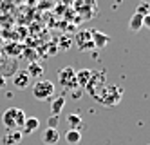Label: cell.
<instances>
[{
  "label": "cell",
  "instance_id": "obj_1",
  "mask_svg": "<svg viewBox=\"0 0 150 145\" xmlns=\"http://www.w3.org/2000/svg\"><path fill=\"white\" fill-rule=\"evenodd\" d=\"M25 121V113L20 107H9L2 114V124L6 131H20Z\"/></svg>",
  "mask_w": 150,
  "mask_h": 145
},
{
  "label": "cell",
  "instance_id": "obj_2",
  "mask_svg": "<svg viewBox=\"0 0 150 145\" xmlns=\"http://www.w3.org/2000/svg\"><path fill=\"white\" fill-rule=\"evenodd\" d=\"M54 94V84L49 80H38L33 87V98L36 100H49Z\"/></svg>",
  "mask_w": 150,
  "mask_h": 145
},
{
  "label": "cell",
  "instance_id": "obj_3",
  "mask_svg": "<svg viewBox=\"0 0 150 145\" xmlns=\"http://www.w3.org/2000/svg\"><path fill=\"white\" fill-rule=\"evenodd\" d=\"M58 82L62 87H65L67 91H72L74 87H78L76 84V71H74L72 67H63L60 69L58 73Z\"/></svg>",
  "mask_w": 150,
  "mask_h": 145
},
{
  "label": "cell",
  "instance_id": "obj_4",
  "mask_svg": "<svg viewBox=\"0 0 150 145\" xmlns=\"http://www.w3.org/2000/svg\"><path fill=\"white\" fill-rule=\"evenodd\" d=\"M76 46L80 47V51H89V49L94 47L89 29H83V31H80L78 35H76Z\"/></svg>",
  "mask_w": 150,
  "mask_h": 145
},
{
  "label": "cell",
  "instance_id": "obj_5",
  "mask_svg": "<svg viewBox=\"0 0 150 145\" xmlns=\"http://www.w3.org/2000/svg\"><path fill=\"white\" fill-rule=\"evenodd\" d=\"M60 141V131L54 127H47L42 132V143L44 145H56Z\"/></svg>",
  "mask_w": 150,
  "mask_h": 145
},
{
  "label": "cell",
  "instance_id": "obj_6",
  "mask_svg": "<svg viewBox=\"0 0 150 145\" xmlns=\"http://www.w3.org/2000/svg\"><path fill=\"white\" fill-rule=\"evenodd\" d=\"M29 84H31V76H29L25 71L15 73V76H13V85H15V89H18V91H24V89L29 87Z\"/></svg>",
  "mask_w": 150,
  "mask_h": 145
},
{
  "label": "cell",
  "instance_id": "obj_7",
  "mask_svg": "<svg viewBox=\"0 0 150 145\" xmlns=\"http://www.w3.org/2000/svg\"><path fill=\"white\" fill-rule=\"evenodd\" d=\"M91 31V38H92V44H94V47H107V44L110 42V36L109 35H105V33L98 31V29H89Z\"/></svg>",
  "mask_w": 150,
  "mask_h": 145
},
{
  "label": "cell",
  "instance_id": "obj_8",
  "mask_svg": "<svg viewBox=\"0 0 150 145\" xmlns=\"http://www.w3.org/2000/svg\"><path fill=\"white\" fill-rule=\"evenodd\" d=\"M40 127V120L36 116H25V121L22 125V136L24 134H33L35 131H38Z\"/></svg>",
  "mask_w": 150,
  "mask_h": 145
},
{
  "label": "cell",
  "instance_id": "obj_9",
  "mask_svg": "<svg viewBox=\"0 0 150 145\" xmlns=\"http://www.w3.org/2000/svg\"><path fill=\"white\" fill-rule=\"evenodd\" d=\"M91 78H92V71L91 69H80V71H76V84L80 87H87L89 82H91Z\"/></svg>",
  "mask_w": 150,
  "mask_h": 145
},
{
  "label": "cell",
  "instance_id": "obj_10",
  "mask_svg": "<svg viewBox=\"0 0 150 145\" xmlns=\"http://www.w3.org/2000/svg\"><path fill=\"white\" fill-rule=\"evenodd\" d=\"M63 107H65V96H56L54 100H52V104H51V114L52 116H58L62 111H63Z\"/></svg>",
  "mask_w": 150,
  "mask_h": 145
},
{
  "label": "cell",
  "instance_id": "obj_11",
  "mask_svg": "<svg viewBox=\"0 0 150 145\" xmlns=\"http://www.w3.org/2000/svg\"><path fill=\"white\" fill-rule=\"evenodd\" d=\"M128 29H130L132 33L141 31V29H143V15L134 13V15L130 16V22H128Z\"/></svg>",
  "mask_w": 150,
  "mask_h": 145
},
{
  "label": "cell",
  "instance_id": "obj_12",
  "mask_svg": "<svg viewBox=\"0 0 150 145\" xmlns=\"http://www.w3.org/2000/svg\"><path fill=\"white\" fill-rule=\"evenodd\" d=\"M22 140V132L20 131H7L4 136V145H16Z\"/></svg>",
  "mask_w": 150,
  "mask_h": 145
},
{
  "label": "cell",
  "instance_id": "obj_13",
  "mask_svg": "<svg viewBox=\"0 0 150 145\" xmlns=\"http://www.w3.org/2000/svg\"><path fill=\"white\" fill-rule=\"evenodd\" d=\"M65 141H67L69 145H78V143L81 141V132H80L78 129H69V131L65 132Z\"/></svg>",
  "mask_w": 150,
  "mask_h": 145
},
{
  "label": "cell",
  "instance_id": "obj_14",
  "mask_svg": "<svg viewBox=\"0 0 150 145\" xmlns=\"http://www.w3.org/2000/svg\"><path fill=\"white\" fill-rule=\"evenodd\" d=\"M25 73H27L31 78H40L42 74H44V67H42V65L35 60V62H31V64H29V67L25 69Z\"/></svg>",
  "mask_w": 150,
  "mask_h": 145
},
{
  "label": "cell",
  "instance_id": "obj_15",
  "mask_svg": "<svg viewBox=\"0 0 150 145\" xmlns=\"http://www.w3.org/2000/svg\"><path fill=\"white\" fill-rule=\"evenodd\" d=\"M67 124L71 125V129H78L80 131V127H81V124H83V121H81V116L80 114H69L67 116Z\"/></svg>",
  "mask_w": 150,
  "mask_h": 145
},
{
  "label": "cell",
  "instance_id": "obj_16",
  "mask_svg": "<svg viewBox=\"0 0 150 145\" xmlns=\"http://www.w3.org/2000/svg\"><path fill=\"white\" fill-rule=\"evenodd\" d=\"M136 13H139V15H143V16H145V15H150V6H148V4L145 2V0H143V2H141V4L137 6V9H136Z\"/></svg>",
  "mask_w": 150,
  "mask_h": 145
},
{
  "label": "cell",
  "instance_id": "obj_17",
  "mask_svg": "<svg viewBox=\"0 0 150 145\" xmlns=\"http://www.w3.org/2000/svg\"><path fill=\"white\" fill-rule=\"evenodd\" d=\"M58 116H49V120H47V127H54V129H58Z\"/></svg>",
  "mask_w": 150,
  "mask_h": 145
},
{
  "label": "cell",
  "instance_id": "obj_18",
  "mask_svg": "<svg viewBox=\"0 0 150 145\" xmlns=\"http://www.w3.org/2000/svg\"><path fill=\"white\" fill-rule=\"evenodd\" d=\"M60 46H62L63 49H69V47H71V46H69V38H62V40H60Z\"/></svg>",
  "mask_w": 150,
  "mask_h": 145
},
{
  "label": "cell",
  "instance_id": "obj_19",
  "mask_svg": "<svg viewBox=\"0 0 150 145\" xmlns=\"http://www.w3.org/2000/svg\"><path fill=\"white\" fill-rule=\"evenodd\" d=\"M6 82H7V80H6V76H4V74H0V89H4V87H6Z\"/></svg>",
  "mask_w": 150,
  "mask_h": 145
}]
</instances>
